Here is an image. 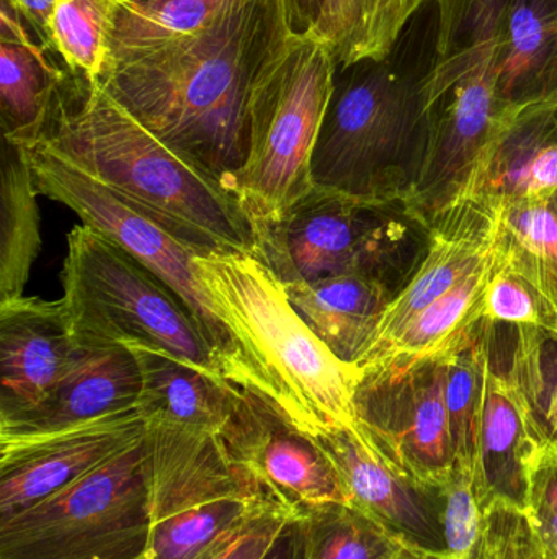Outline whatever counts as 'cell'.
Masks as SVG:
<instances>
[{
	"label": "cell",
	"mask_w": 557,
	"mask_h": 559,
	"mask_svg": "<svg viewBox=\"0 0 557 559\" xmlns=\"http://www.w3.org/2000/svg\"><path fill=\"white\" fill-rule=\"evenodd\" d=\"M293 36L284 0H255L203 35L107 72L98 84L150 133L235 193L255 94Z\"/></svg>",
	"instance_id": "obj_1"
},
{
	"label": "cell",
	"mask_w": 557,
	"mask_h": 559,
	"mask_svg": "<svg viewBox=\"0 0 557 559\" xmlns=\"http://www.w3.org/2000/svg\"><path fill=\"white\" fill-rule=\"evenodd\" d=\"M39 141L203 254H254V226L225 180L160 141L98 82L68 74Z\"/></svg>",
	"instance_id": "obj_2"
},
{
	"label": "cell",
	"mask_w": 557,
	"mask_h": 559,
	"mask_svg": "<svg viewBox=\"0 0 557 559\" xmlns=\"http://www.w3.org/2000/svg\"><path fill=\"white\" fill-rule=\"evenodd\" d=\"M195 267L213 311L241 352L251 374L247 388L310 436L355 426L353 397L362 370L314 334L255 255L213 252L198 255Z\"/></svg>",
	"instance_id": "obj_3"
},
{
	"label": "cell",
	"mask_w": 557,
	"mask_h": 559,
	"mask_svg": "<svg viewBox=\"0 0 557 559\" xmlns=\"http://www.w3.org/2000/svg\"><path fill=\"white\" fill-rule=\"evenodd\" d=\"M434 56V52H432ZM431 58L405 52L337 69L314 147L317 189L370 202H409L427 156Z\"/></svg>",
	"instance_id": "obj_4"
},
{
	"label": "cell",
	"mask_w": 557,
	"mask_h": 559,
	"mask_svg": "<svg viewBox=\"0 0 557 559\" xmlns=\"http://www.w3.org/2000/svg\"><path fill=\"white\" fill-rule=\"evenodd\" d=\"M254 254L281 286L362 275L396 295L421 267L431 223L405 202H370L313 187L275 222L254 225Z\"/></svg>",
	"instance_id": "obj_5"
},
{
	"label": "cell",
	"mask_w": 557,
	"mask_h": 559,
	"mask_svg": "<svg viewBox=\"0 0 557 559\" xmlns=\"http://www.w3.org/2000/svg\"><path fill=\"white\" fill-rule=\"evenodd\" d=\"M61 282L75 341L153 345L228 378L225 360L183 299L97 229L82 225L69 233Z\"/></svg>",
	"instance_id": "obj_6"
},
{
	"label": "cell",
	"mask_w": 557,
	"mask_h": 559,
	"mask_svg": "<svg viewBox=\"0 0 557 559\" xmlns=\"http://www.w3.org/2000/svg\"><path fill=\"white\" fill-rule=\"evenodd\" d=\"M153 531L149 439L28 511L0 522V559H146Z\"/></svg>",
	"instance_id": "obj_7"
},
{
	"label": "cell",
	"mask_w": 557,
	"mask_h": 559,
	"mask_svg": "<svg viewBox=\"0 0 557 559\" xmlns=\"http://www.w3.org/2000/svg\"><path fill=\"white\" fill-rule=\"evenodd\" d=\"M337 64L313 35H296L255 94L247 157L235 195L252 226L275 222L313 190L314 147L332 95Z\"/></svg>",
	"instance_id": "obj_8"
},
{
	"label": "cell",
	"mask_w": 557,
	"mask_h": 559,
	"mask_svg": "<svg viewBox=\"0 0 557 559\" xmlns=\"http://www.w3.org/2000/svg\"><path fill=\"white\" fill-rule=\"evenodd\" d=\"M147 439L153 531L146 559H198L258 509L280 506L229 459L215 433L147 424Z\"/></svg>",
	"instance_id": "obj_9"
},
{
	"label": "cell",
	"mask_w": 557,
	"mask_h": 559,
	"mask_svg": "<svg viewBox=\"0 0 557 559\" xmlns=\"http://www.w3.org/2000/svg\"><path fill=\"white\" fill-rule=\"evenodd\" d=\"M20 147L32 167L38 193L71 209L82 219V225L97 229L164 280L189 306L206 337L221 355L229 380L239 386H249L251 374L241 352L213 311L196 275L195 259L205 254L46 141Z\"/></svg>",
	"instance_id": "obj_10"
},
{
	"label": "cell",
	"mask_w": 557,
	"mask_h": 559,
	"mask_svg": "<svg viewBox=\"0 0 557 559\" xmlns=\"http://www.w3.org/2000/svg\"><path fill=\"white\" fill-rule=\"evenodd\" d=\"M453 348L424 360L360 368L353 397L355 427L363 439L392 468L431 488H444L455 468L445 400Z\"/></svg>",
	"instance_id": "obj_11"
},
{
	"label": "cell",
	"mask_w": 557,
	"mask_h": 559,
	"mask_svg": "<svg viewBox=\"0 0 557 559\" xmlns=\"http://www.w3.org/2000/svg\"><path fill=\"white\" fill-rule=\"evenodd\" d=\"M218 437L229 459L293 514L326 502H352L314 437L252 388L241 386Z\"/></svg>",
	"instance_id": "obj_12"
},
{
	"label": "cell",
	"mask_w": 557,
	"mask_h": 559,
	"mask_svg": "<svg viewBox=\"0 0 557 559\" xmlns=\"http://www.w3.org/2000/svg\"><path fill=\"white\" fill-rule=\"evenodd\" d=\"M146 432L136 409L55 432L0 436V522L84 478Z\"/></svg>",
	"instance_id": "obj_13"
},
{
	"label": "cell",
	"mask_w": 557,
	"mask_h": 559,
	"mask_svg": "<svg viewBox=\"0 0 557 559\" xmlns=\"http://www.w3.org/2000/svg\"><path fill=\"white\" fill-rule=\"evenodd\" d=\"M499 74L481 72L455 84L431 107V141L408 205L432 223L464 193L506 121L509 108L497 97Z\"/></svg>",
	"instance_id": "obj_14"
},
{
	"label": "cell",
	"mask_w": 557,
	"mask_h": 559,
	"mask_svg": "<svg viewBox=\"0 0 557 559\" xmlns=\"http://www.w3.org/2000/svg\"><path fill=\"white\" fill-rule=\"evenodd\" d=\"M311 437L329 456L352 504L411 547L445 557L441 488L419 485L392 468L355 426H330Z\"/></svg>",
	"instance_id": "obj_15"
},
{
	"label": "cell",
	"mask_w": 557,
	"mask_h": 559,
	"mask_svg": "<svg viewBox=\"0 0 557 559\" xmlns=\"http://www.w3.org/2000/svg\"><path fill=\"white\" fill-rule=\"evenodd\" d=\"M75 338L61 299L0 301V432L35 414L61 383Z\"/></svg>",
	"instance_id": "obj_16"
},
{
	"label": "cell",
	"mask_w": 557,
	"mask_h": 559,
	"mask_svg": "<svg viewBox=\"0 0 557 559\" xmlns=\"http://www.w3.org/2000/svg\"><path fill=\"white\" fill-rule=\"evenodd\" d=\"M496 229V210L474 202L458 203L435 218L421 267L386 309L368 350L385 344L417 312L447 295L486 262L493 254Z\"/></svg>",
	"instance_id": "obj_17"
},
{
	"label": "cell",
	"mask_w": 557,
	"mask_h": 559,
	"mask_svg": "<svg viewBox=\"0 0 557 559\" xmlns=\"http://www.w3.org/2000/svg\"><path fill=\"white\" fill-rule=\"evenodd\" d=\"M557 189V95L509 108L463 202L499 209Z\"/></svg>",
	"instance_id": "obj_18"
},
{
	"label": "cell",
	"mask_w": 557,
	"mask_h": 559,
	"mask_svg": "<svg viewBox=\"0 0 557 559\" xmlns=\"http://www.w3.org/2000/svg\"><path fill=\"white\" fill-rule=\"evenodd\" d=\"M141 373L128 345L75 341L71 364L48 401L0 436L55 432L137 409Z\"/></svg>",
	"instance_id": "obj_19"
},
{
	"label": "cell",
	"mask_w": 557,
	"mask_h": 559,
	"mask_svg": "<svg viewBox=\"0 0 557 559\" xmlns=\"http://www.w3.org/2000/svg\"><path fill=\"white\" fill-rule=\"evenodd\" d=\"M69 72L55 52L36 41L22 16L0 5V128L15 146L38 143L55 114Z\"/></svg>",
	"instance_id": "obj_20"
},
{
	"label": "cell",
	"mask_w": 557,
	"mask_h": 559,
	"mask_svg": "<svg viewBox=\"0 0 557 559\" xmlns=\"http://www.w3.org/2000/svg\"><path fill=\"white\" fill-rule=\"evenodd\" d=\"M141 373L137 411L146 424L219 436L238 401L239 384L146 344H130Z\"/></svg>",
	"instance_id": "obj_21"
},
{
	"label": "cell",
	"mask_w": 557,
	"mask_h": 559,
	"mask_svg": "<svg viewBox=\"0 0 557 559\" xmlns=\"http://www.w3.org/2000/svg\"><path fill=\"white\" fill-rule=\"evenodd\" d=\"M538 440L512 383L493 361L487 377L486 404L481 427L474 492L481 511L494 502L526 508L530 465Z\"/></svg>",
	"instance_id": "obj_22"
},
{
	"label": "cell",
	"mask_w": 557,
	"mask_h": 559,
	"mask_svg": "<svg viewBox=\"0 0 557 559\" xmlns=\"http://www.w3.org/2000/svg\"><path fill=\"white\" fill-rule=\"evenodd\" d=\"M284 288V286H283ZM314 334L347 364H359L382 324L396 292L362 275H342L284 288Z\"/></svg>",
	"instance_id": "obj_23"
},
{
	"label": "cell",
	"mask_w": 557,
	"mask_h": 559,
	"mask_svg": "<svg viewBox=\"0 0 557 559\" xmlns=\"http://www.w3.org/2000/svg\"><path fill=\"white\" fill-rule=\"evenodd\" d=\"M434 56L427 81L428 110L455 84L481 72L500 75L510 0H434Z\"/></svg>",
	"instance_id": "obj_24"
},
{
	"label": "cell",
	"mask_w": 557,
	"mask_h": 559,
	"mask_svg": "<svg viewBox=\"0 0 557 559\" xmlns=\"http://www.w3.org/2000/svg\"><path fill=\"white\" fill-rule=\"evenodd\" d=\"M254 2L255 0H117L108 41L107 72L203 35Z\"/></svg>",
	"instance_id": "obj_25"
},
{
	"label": "cell",
	"mask_w": 557,
	"mask_h": 559,
	"mask_svg": "<svg viewBox=\"0 0 557 559\" xmlns=\"http://www.w3.org/2000/svg\"><path fill=\"white\" fill-rule=\"evenodd\" d=\"M557 95V0H510L497 97L523 108Z\"/></svg>",
	"instance_id": "obj_26"
},
{
	"label": "cell",
	"mask_w": 557,
	"mask_h": 559,
	"mask_svg": "<svg viewBox=\"0 0 557 559\" xmlns=\"http://www.w3.org/2000/svg\"><path fill=\"white\" fill-rule=\"evenodd\" d=\"M494 271L496 258L493 249L491 258L473 274L417 312L385 344L370 348L356 367H372L383 361L424 360L460 344L481 322L484 295Z\"/></svg>",
	"instance_id": "obj_27"
},
{
	"label": "cell",
	"mask_w": 557,
	"mask_h": 559,
	"mask_svg": "<svg viewBox=\"0 0 557 559\" xmlns=\"http://www.w3.org/2000/svg\"><path fill=\"white\" fill-rule=\"evenodd\" d=\"M428 0H326L307 35L323 41L337 69L383 59Z\"/></svg>",
	"instance_id": "obj_28"
},
{
	"label": "cell",
	"mask_w": 557,
	"mask_h": 559,
	"mask_svg": "<svg viewBox=\"0 0 557 559\" xmlns=\"http://www.w3.org/2000/svg\"><path fill=\"white\" fill-rule=\"evenodd\" d=\"M496 212L497 265L526 280L557 312V189Z\"/></svg>",
	"instance_id": "obj_29"
},
{
	"label": "cell",
	"mask_w": 557,
	"mask_h": 559,
	"mask_svg": "<svg viewBox=\"0 0 557 559\" xmlns=\"http://www.w3.org/2000/svg\"><path fill=\"white\" fill-rule=\"evenodd\" d=\"M32 167L22 147L2 140L0 159V301L23 296L41 251L39 209Z\"/></svg>",
	"instance_id": "obj_30"
},
{
	"label": "cell",
	"mask_w": 557,
	"mask_h": 559,
	"mask_svg": "<svg viewBox=\"0 0 557 559\" xmlns=\"http://www.w3.org/2000/svg\"><path fill=\"white\" fill-rule=\"evenodd\" d=\"M491 370V324L481 321L448 355V426L457 472L473 476Z\"/></svg>",
	"instance_id": "obj_31"
},
{
	"label": "cell",
	"mask_w": 557,
	"mask_h": 559,
	"mask_svg": "<svg viewBox=\"0 0 557 559\" xmlns=\"http://www.w3.org/2000/svg\"><path fill=\"white\" fill-rule=\"evenodd\" d=\"M506 373L540 445L557 452V332L509 325ZM493 355V352H491Z\"/></svg>",
	"instance_id": "obj_32"
},
{
	"label": "cell",
	"mask_w": 557,
	"mask_h": 559,
	"mask_svg": "<svg viewBox=\"0 0 557 559\" xmlns=\"http://www.w3.org/2000/svg\"><path fill=\"white\" fill-rule=\"evenodd\" d=\"M298 515L306 559H392L408 545L352 502H326Z\"/></svg>",
	"instance_id": "obj_33"
},
{
	"label": "cell",
	"mask_w": 557,
	"mask_h": 559,
	"mask_svg": "<svg viewBox=\"0 0 557 559\" xmlns=\"http://www.w3.org/2000/svg\"><path fill=\"white\" fill-rule=\"evenodd\" d=\"M117 0H59L51 20V48L74 78L100 82Z\"/></svg>",
	"instance_id": "obj_34"
},
{
	"label": "cell",
	"mask_w": 557,
	"mask_h": 559,
	"mask_svg": "<svg viewBox=\"0 0 557 559\" xmlns=\"http://www.w3.org/2000/svg\"><path fill=\"white\" fill-rule=\"evenodd\" d=\"M481 321L557 332L556 309L526 280L499 267L497 262L484 295Z\"/></svg>",
	"instance_id": "obj_35"
},
{
	"label": "cell",
	"mask_w": 557,
	"mask_h": 559,
	"mask_svg": "<svg viewBox=\"0 0 557 559\" xmlns=\"http://www.w3.org/2000/svg\"><path fill=\"white\" fill-rule=\"evenodd\" d=\"M471 559H557L546 550L523 509L494 502L483 512V531Z\"/></svg>",
	"instance_id": "obj_36"
},
{
	"label": "cell",
	"mask_w": 557,
	"mask_h": 559,
	"mask_svg": "<svg viewBox=\"0 0 557 559\" xmlns=\"http://www.w3.org/2000/svg\"><path fill=\"white\" fill-rule=\"evenodd\" d=\"M441 491L445 498V558L471 559L483 531V511L474 492V478L453 469Z\"/></svg>",
	"instance_id": "obj_37"
},
{
	"label": "cell",
	"mask_w": 557,
	"mask_h": 559,
	"mask_svg": "<svg viewBox=\"0 0 557 559\" xmlns=\"http://www.w3.org/2000/svg\"><path fill=\"white\" fill-rule=\"evenodd\" d=\"M526 515L546 550L557 558V452L540 445L530 465Z\"/></svg>",
	"instance_id": "obj_38"
},
{
	"label": "cell",
	"mask_w": 557,
	"mask_h": 559,
	"mask_svg": "<svg viewBox=\"0 0 557 559\" xmlns=\"http://www.w3.org/2000/svg\"><path fill=\"white\" fill-rule=\"evenodd\" d=\"M291 515L283 506H265L198 559H262Z\"/></svg>",
	"instance_id": "obj_39"
},
{
	"label": "cell",
	"mask_w": 557,
	"mask_h": 559,
	"mask_svg": "<svg viewBox=\"0 0 557 559\" xmlns=\"http://www.w3.org/2000/svg\"><path fill=\"white\" fill-rule=\"evenodd\" d=\"M9 3L25 22L26 28L39 45L52 52L51 20L59 0H3Z\"/></svg>",
	"instance_id": "obj_40"
},
{
	"label": "cell",
	"mask_w": 557,
	"mask_h": 559,
	"mask_svg": "<svg viewBox=\"0 0 557 559\" xmlns=\"http://www.w3.org/2000/svg\"><path fill=\"white\" fill-rule=\"evenodd\" d=\"M262 559H306V534L300 515H291L284 522L274 544Z\"/></svg>",
	"instance_id": "obj_41"
},
{
	"label": "cell",
	"mask_w": 557,
	"mask_h": 559,
	"mask_svg": "<svg viewBox=\"0 0 557 559\" xmlns=\"http://www.w3.org/2000/svg\"><path fill=\"white\" fill-rule=\"evenodd\" d=\"M326 0H284L291 28L296 35H307L323 13Z\"/></svg>",
	"instance_id": "obj_42"
},
{
	"label": "cell",
	"mask_w": 557,
	"mask_h": 559,
	"mask_svg": "<svg viewBox=\"0 0 557 559\" xmlns=\"http://www.w3.org/2000/svg\"><path fill=\"white\" fill-rule=\"evenodd\" d=\"M392 559H447L444 555L431 554V551L421 550V548L405 545Z\"/></svg>",
	"instance_id": "obj_43"
}]
</instances>
